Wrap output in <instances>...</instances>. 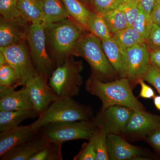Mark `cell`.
<instances>
[{
  "mask_svg": "<svg viewBox=\"0 0 160 160\" xmlns=\"http://www.w3.org/2000/svg\"><path fill=\"white\" fill-rule=\"evenodd\" d=\"M86 31L87 30L70 17L45 24L46 47L57 66L72 56L77 43Z\"/></svg>",
  "mask_w": 160,
  "mask_h": 160,
  "instance_id": "cell-1",
  "label": "cell"
},
{
  "mask_svg": "<svg viewBox=\"0 0 160 160\" xmlns=\"http://www.w3.org/2000/svg\"><path fill=\"white\" fill-rule=\"evenodd\" d=\"M86 89L100 99L102 103V110L113 106H125L134 111L145 110L142 104L133 94L128 78L104 82L91 74L86 81Z\"/></svg>",
  "mask_w": 160,
  "mask_h": 160,
  "instance_id": "cell-2",
  "label": "cell"
},
{
  "mask_svg": "<svg viewBox=\"0 0 160 160\" xmlns=\"http://www.w3.org/2000/svg\"><path fill=\"white\" fill-rule=\"evenodd\" d=\"M72 56L80 57L89 64L92 75L104 82L118 75L103 49L102 40L91 32L86 31L77 43Z\"/></svg>",
  "mask_w": 160,
  "mask_h": 160,
  "instance_id": "cell-3",
  "label": "cell"
},
{
  "mask_svg": "<svg viewBox=\"0 0 160 160\" xmlns=\"http://www.w3.org/2000/svg\"><path fill=\"white\" fill-rule=\"evenodd\" d=\"M92 115L90 107L80 104L72 98H59L30 125L35 130L39 131L50 123L90 121Z\"/></svg>",
  "mask_w": 160,
  "mask_h": 160,
  "instance_id": "cell-4",
  "label": "cell"
},
{
  "mask_svg": "<svg viewBox=\"0 0 160 160\" xmlns=\"http://www.w3.org/2000/svg\"><path fill=\"white\" fill-rule=\"evenodd\" d=\"M81 61L69 57L57 66L48 80L49 86L58 98H72L79 93L82 84Z\"/></svg>",
  "mask_w": 160,
  "mask_h": 160,
  "instance_id": "cell-5",
  "label": "cell"
},
{
  "mask_svg": "<svg viewBox=\"0 0 160 160\" xmlns=\"http://www.w3.org/2000/svg\"><path fill=\"white\" fill-rule=\"evenodd\" d=\"M96 128L90 120L50 123L40 131L49 141L63 144L73 140H89Z\"/></svg>",
  "mask_w": 160,
  "mask_h": 160,
  "instance_id": "cell-6",
  "label": "cell"
},
{
  "mask_svg": "<svg viewBox=\"0 0 160 160\" xmlns=\"http://www.w3.org/2000/svg\"><path fill=\"white\" fill-rule=\"evenodd\" d=\"M27 42L36 70L49 80L57 66L46 47L45 24L30 25Z\"/></svg>",
  "mask_w": 160,
  "mask_h": 160,
  "instance_id": "cell-7",
  "label": "cell"
},
{
  "mask_svg": "<svg viewBox=\"0 0 160 160\" xmlns=\"http://www.w3.org/2000/svg\"><path fill=\"white\" fill-rule=\"evenodd\" d=\"M7 62L14 69L19 86H24L37 73L32 59L27 42L7 47H0Z\"/></svg>",
  "mask_w": 160,
  "mask_h": 160,
  "instance_id": "cell-8",
  "label": "cell"
},
{
  "mask_svg": "<svg viewBox=\"0 0 160 160\" xmlns=\"http://www.w3.org/2000/svg\"><path fill=\"white\" fill-rule=\"evenodd\" d=\"M127 69V78L132 88L143 79L150 64V52L146 42L124 50Z\"/></svg>",
  "mask_w": 160,
  "mask_h": 160,
  "instance_id": "cell-9",
  "label": "cell"
},
{
  "mask_svg": "<svg viewBox=\"0 0 160 160\" xmlns=\"http://www.w3.org/2000/svg\"><path fill=\"white\" fill-rule=\"evenodd\" d=\"M24 86L28 90L33 109L40 116L59 98L49 86L48 80L38 72Z\"/></svg>",
  "mask_w": 160,
  "mask_h": 160,
  "instance_id": "cell-10",
  "label": "cell"
},
{
  "mask_svg": "<svg viewBox=\"0 0 160 160\" xmlns=\"http://www.w3.org/2000/svg\"><path fill=\"white\" fill-rule=\"evenodd\" d=\"M133 111L125 106H110L101 110L92 122L96 126L102 127L108 134H119L128 124Z\"/></svg>",
  "mask_w": 160,
  "mask_h": 160,
  "instance_id": "cell-11",
  "label": "cell"
},
{
  "mask_svg": "<svg viewBox=\"0 0 160 160\" xmlns=\"http://www.w3.org/2000/svg\"><path fill=\"white\" fill-rule=\"evenodd\" d=\"M31 24L23 20L0 19V47L27 42Z\"/></svg>",
  "mask_w": 160,
  "mask_h": 160,
  "instance_id": "cell-12",
  "label": "cell"
},
{
  "mask_svg": "<svg viewBox=\"0 0 160 160\" xmlns=\"http://www.w3.org/2000/svg\"><path fill=\"white\" fill-rule=\"evenodd\" d=\"M160 126V116L145 110L134 111L122 133L137 136H147Z\"/></svg>",
  "mask_w": 160,
  "mask_h": 160,
  "instance_id": "cell-13",
  "label": "cell"
},
{
  "mask_svg": "<svg viewBox=\"0 0 160 160\" xmlns=\"http://www.w3.org/2000/svg\"><path fill=\"white\" fill-rule=\"evenodd\" d=\"M107 146L109 160L134 159L144 155L141 148L131 145L119 134H108Z\"/></svg>",
  "mask_w": 160,
  "mask_h": 160,
  "instance_id": "cell-14",
  "label": "cell"
},
{
  "mask_svg": "<svg viewBox=\"0 0 160 160\" xmlns=\"http://www.w3.org/2000/svg\"><path fill=\"white\" fill-rule=\"evenodd\" d=\"M39 131L29 125L19 126L0 133V158L15 147L31 139Z\"/></svg>",
  "mask_w": 160,
  "mask_h": 160,
  "instance_id": "cell-15",
  "label": "cell"
},
{
  "mask_svg": "<svg viewBox=\"0 0 160 160\" xmlns=\"http://www.w3.org/2000/svg\"><path fill=\"white\" fill-rule=\"evenodd\" d=\"M49 141L40 131L31 139L15 147L0 158L1 160H30Z\"/></svg>",
  "mask_w": 160,
  "mask_h": 160,
  "instance_id": "cell-16",
  "label": "cell"
},
{
  "mask_svg": "<svg viewBox=\"0 0 160 160\" xmlns=\"http://www.w3.org/2000/svg\"><path fill=\"white\" fill-rule=\"evenodd\" d=\"M33 109L28 90L25 86L0 98V111H15Z\"/></svg>",
  "mask_w": 160,
  "mask_h": 160,
  "instance_id": "cell-17",
  "label": "cell"
},
{
  "mask_svg": "<svg viewBox=\"0 0 160 160\" xmlns=\"http://www.w3.org/2000/svg\"><path fill=\"white\" fill-rule=\"evenodd\" d=\"M104 51L120 78H127V69L125 53L112 38L102 40Z\"/></svg>",
  "mask_w": 160,
  "mask_h": 160,
  "instance_id": "cell-18",
  "label": "cell"
},
{
  "mask_svg": "<svg viewBox=\"0 0 160 160\" xmlns=\"http://www.w3.org/2000/svg\"><path fill=\"white\" fill-rule=\"evenodd\" d=\"M40 114L34 109L15 111H0V131L9 130L25 120L39 117Z\"/></svg>",
  "mask_w": 160,
  "mask_h": 160,
  "instance_id": "cell-19",
  "label": "cell"
},
{
  "mask_svg": "<svg viewBox=\"0 0 160 160\" xmlns=\"http://www.w3.org/2000/svg\"><path fill=\"white\" fill-rule=\"evenodd\" d=\"M22 18L30 24L43 23V0H18Z\"/></svg>",
  "mask_w": 160,
  "mask_h": 160,
  "instance_id": "cell-20",
  "label": "cell"
},
{
  "mask_svg": "<svg viewBox=\"0 0 160 160\" xmlns=\"http://www.w3.org/2000/svg\"><path fill=\"white\" fill-rule=\"evenodd\" d=\"M43 23L51 24L70 17L62 0H43Z\"/></svg>",
  "mask_w": 160,
  "mask_h": 160,
  "instance_id": "cell-21",
  "label": "cell"
},
{
  "mask_svg": "<svg viewBox=\"0 0 160 160\" xmlns=\"http://www.w3.org/2000/svg\"><path fill=\"white\" fill-rule=\"evenodd\" d=\"M69 16L89 31V20L92 10L80 0H62Z\"/></svg>",
  "mask_w": 160,
  "mask_h": 160,
  "instance_id": "cell-22",
  "label": "cell"
},
{
  "mask_svg": "<svg viewBox=\"0 0 160 160\" xmlns=\"http://www.w3.org/2000/svg\"><path fill=\"white\" fill-rule=\"evenodd\" d=\"M112 38L123 50L146 42L145 38L132 26H128L126 29L113 33Z\"/></svg>",
  "mask_w": 160,
  "mask_h": 160,
  "instance_id": "cell-23",
  "label": "cell"
},
{
  "mask_svg": "<svg viewBox=\"0 0 160 160\" xmlns=\"http://www.w3.org/2000/svg\"><path fill=\"white\" fill-rule=\"evenodd\" d=\"M89 30L92 34L102 40L109 39L112 37L103 14L92 11L89 20Z\"/></svg>",
  "mask_w": 160,
  "mask_h": 160,
  "instance_id": "cell-24",
  "label": "cell"
},
{
  "mask_svg": "<svg viewBox=\"0 0 160 160\" xmlns=\"http://www.w3.org/2000/svg\"><path fill=\"white\" fill-rule=\"evenodd\" d=\"M108 134L102 127L96 126L90 141L96 152V160H109L107 146Z\"/></svg>",
  "mask_w": 160,
  "mask_h": 160,
  "instance_id": "cell-25",
  "label": "cell"
},
{
  "mask_svg": "<svg viewBox=\"0 0 160 160\" xmlns=\"http://www.w3.org/2000/svg\"><path fill=\"white\" fill-rule=\"evenodd\" d=\"M103 15L112 34L129 26L125 13L120 8L106 12Z\"/></svg>",
  "mask_w": 160,
  "mask_h": 160,
  "instance_id": "cell-26",
  "label": "cell"
},
{
  "mask_svg": "<svg viewBox=\"0 0 160 160\" xmlns=\"http://www.w3.org/2000/svg\"><path fill=\"white\" fill-rule=\"evenodd\" d=\"M63 144L49 141L42 150L30 160H63L62 149Z\"/></svg>",
  "mask_w": 160,
  "mask_h": 160,
  "instance_id": "cell-27",
  "label": "cell"
},
{
  "mask_svg": "<svg viewBox=\"0 0 160 160\" xmlns=\"http://www.w3.org/2000/svg\"><path fill=\"white\" fill-rule=\"evenodd\" d=\"M140 9L139 12L131 26L146 40L149 36L153 22L150 14L146 13L141 8Z\"/></svg>",
  "mask_w": 160,
  "mask_h": 160,
  "instance_id": "cell-28",
  "label": "cell"
},
{
  "mask_svg": "<svg viewBox=\"0 0 160 160\" xmlns=\"http://www.w3.org/2000/svg\"><path fill=\"white\" fill-rule=\"evenodd\" d=\"M18 0H0L1 17L5 19L24 20L18 9Z\"/></svg>",
  "mask_w": 160,
  "mask_h": 160,
  "instance_id": "cell-29",
  "label": "cell"
},
{
  "mask_svg": "<svg viewBox=\"0 0 160 160\" xmlns=\"http://www.w3.org/2000/svg\"><path fill=\"white\" fill-rule=\"evenodd\" d=\"M126 0H92L90 8L92 11L102 14L118 9Z\"/></svg>",
  "mask_w": 160,
  "mask_h": 160,
  "instance_id": "cell-30",
  "label": "cell"
},
{
  "mask_svg": "<svg viewBox=\"0 0 160 160\" xmlns=\"http://www.w3.org/2000/svg\"><path fill=\"white\" fill-rule=\"evenodd\" d=\"M0 86L15 89L19 86L14 69L8 63L0 66Z\"/></svg>",
  "mask_w": 160,
  "mask_h": 160,
  "instance_id": "cell-31",
  "label": "cell"
},
{
  "mask_svg": "<svg viewBox=\"0 0 160 160\" xmlns=\"http://www.w3.org/2000/svg\"><path fill=\"white\" fill-rule=\"evenodd\" d=\"M119 8L124 12L128 25L131 26L139 12V1L126 0Z\"/></svg>",
  "mask_w": 160,
  "mask_h": 160,
  "instance_id": "cell-32",
  "label": "cell"
},
{
  "mask_svg": "<svg viewBox=\"0 0 160 160\" xmlns=\"http://www.w3.org/2000/svg\"><path fill=\"white\" fill-rule=\"evenodd\" d=\"M154 86L160 95V69L149 64L148 71L143 79Z\"/></svg>",
  "mask_w": 160,
  "mask_h": 160,
  "instance_id": "cell-33",
  "label": "cell"
},
{
  "mask_svg": "<svg viewBox=\"0 0 160 160\" xmlns=\"http://www.w3.org/2000/svg\"><path fill=\"white\" fill-rule=\"evenodd\" d=\"M146 43L149 52L160 49V26L153 23Z\"/></svg>",
  "mask_w": 160,
  "mask_h": 160,
  "instance_id": "cell-34",
  "label": "cell"
},
{
  "mask_svg": "<svg viewBox=\"0 0 160 160\" xmlns=\"http://www.w3.org/2000/svg\"><path fill=\"white\" fill-rule=\"evenodd\" d=\"M97 154L92 143H83L81 150L73 158L74 160H96Z\"/></svg>",
  "mask_w": 160,
  "mask_h": 160,
  "instance_id": "cell-35",
  "label": "cell"
},
{
  "mask_svg": "<svg viewBox=\"0 0 160 160\" xmlns=\"http://www.w3.org/2000/svg\"><path fill=\"white\" fill-rule=\"evenodd\" d=\"M138 84H140L141 87L139 93L140 97L145 99H151L155 96L154 90L151 87L145 83L144 80H140Z\"/></svg>",
  "mask_w": 160,
  "mask_h": 160,
  "instance_id": "cell-36",
  "label": "cell"
},
{
  "mask_svg": "<svg viewBox=\"0 0 160 160\" xmlns=\"http://www.w3.org/2000/svg\"><path fill=\"white\" fill-rule=\"evenodd\" d=\"M147 140L154 149L160 152V126L147 136Z\"/></svg>",
  "mask_w": 160,
  "mask_h": 160,
  "instance_id": "cell-37",
  "label": "cell"
},
{
  "mask_svg": "<svg viewBox=\"0 0 160 160\" xmlns=\"http://www.w3.org/2000/svg\"><path fill=\"white\" fill-rule=\"evenodd\" d=\"M157 0H140L139 6L142 10L150 14Z\"/></svg>",
  "mask_w": 160,
  "mask_h": 160,
  "instance_id": "cell-38",
  "label": "cell"
},
{
  "mask_svg": "<svg viewBox=\"0 0 160 160\" xmlns=\"http://www.w3.org/2000/svg\"><path fill=\"white\" fill-rule=\"evenodd\" d=\"M150 16L153 23L160 26V0H157Z\"/></svg>",
  "mask_w": 160,
  "mask_h": 160,
  "instance_id": "cell-39",
  "label": "cell"
},
{
  "mask_svg": "<svg viewBox=\"0 0 160 160\" xmlns=\"http://www.w3.org/2000/svg\"><path fill=\"white\" fill-rule=\"evenodd\" d=\"M150 63L160 69V49L150 51Z\"/></svg>",
  "mask_w": 160,
  "mask_h": 160,
  "instance_id": "cell-40",
  "label": "cell"
},
{
  "mask_svg": "<svg viewBox=\"0 0 160 160\" xmlns=\"http://www.w3.org/2000/svg\"><path fill=\"white\" fill-rule=\"evenodd\" d=\"M153 98V102L157 109L160 110V95L159 96H155Z\"/></svg>",
  "mask_w": 160,
  "mask_h": 160,
  "instance_id": "cell-41",
  "label": "cell"
},
{
  "mask_svg": "<svg viewBox=\"0 0 160 160\" xmlns=\"http://www.w3.org/2000/svg\"><path fill=\"white\" fill-rule=\"evenodd\" d=\"M7 63V61L5 55L2 52L0 51V66H2Z\"/></svg>",
  "mask_w": 160,
  "mask_h": 160,
  "instance_id": "cell-42",
  "label": "cell"
},
{
  "mask_svg": "<svg viewBox=\"0 0 160 160\" xmlns=\"http://www.w3.org/2000/svg\"><path fill=\"white\" fill-rule=\"evenodd\" d=\"M91 1L92 0H86L87 5H88V7H89V9H91V8H90V5H91Z\"/></svg>",
  "mask_w": 160,
  "mask_h": 160,
  "instance_id": "cell-43",
  "label": "cell"
},
{
  "mask_svg": "<svg viewBox=\"0 0 160 160\" xmlns=\"http://www.w3.org/2000/svg\"><path fill=\"white\" fill-rule=\"evenodd\" d=\"M80 1H81V2H82L83 3H84V4H85V5H86V6H88V5H87V3H86V0H80Z\"/></svg>",
  "mask_w": 160,
  "mask_h": 160,
  "instance_id": "cell-44",
  "label": "cell"
},
{
  "mask_svg": "<svg viewBox=\"0 0 160 160\" xmlns=\"http://www.w3.org/2000/svg\"><path fill=\"white\" fill-rule=\"evenodd\" d=\"M136 1H140V0H136Z\"/></svg>",
  "mask_w": 160,
  "mask_h": 160,
  "instance_id": "cell-45",
  "label": "cell"
}]
</instances>
